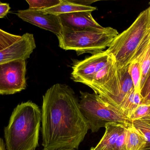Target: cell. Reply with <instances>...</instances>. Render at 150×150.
Here are the masks:
<instances>
[{
	"instance_id": "6da1fadb",
	"label": "cell",
	"mask_w": 150,
	"mask_h": 150,
	"mask_svg": "<svg viewBox=\"0 0 150 150\" xmlns=\"http://www.w3.org/2000/svg\"><path fill=\"white\" fill-rule=\"evenodd\" d=\"M41 123L43 150L78 149L90 129L74 92L61 84L43 96Z\"/></svg>"
},
{
	"instance_id": "7a4b0ae2",
	"label": "cell",
	"mask_w": 150,
	"mask_h": 150,
	"mask_svg": "<svg viewBox=\"0 0 150 150\" xmlns=\"http://www.w3.org/2000/svg\"><path fill=\"white\" fill-rule=\"evenodd\" d=\"M41 111L32 101L18 105L4 129L7 150H35L38 141Z\"/></svg>"
},
{
	"instance_id": "3957f363",
	"label": "cell",
	"mask_w": 150,
	"mask_h": 150,
	"mask_svg": "<svg viewBox=\"0 0 150 150\" xmlns=\"http://www.w3.org/2000/svg\"><path fill=\"white\" fill-rule=\"evenodd\" d=\"M150 45V6L142 11L127 30L119 33L107 50L117 68H126L141 59Z\"/></svg>"
},
{
	"instance_id": "277c9868",
	"label": "cell",
	"mask_w": 150,
	"mask_h": 150,
	"mask_svg": "<svg viewBox=\"0 0 150 150\" xmlns=\"http://www.w3.org/2000/svg\"><path fill=\"white\" fill-rule=\"evenodd\" d=\"M118 34V31L111 27L76 30L62 27L61 33L57 38L61 48L74 50L80 55L102 52L109 46Z\"/></svg>"
},
{
	"instance_id": "5b68a950",
	"label": "cell",
	"mask_w": 150,
	"mask_h": 150,
	"mask_svg": "<svg viewBox=\"0 0 150 150\" xmlns=\"http://www.w3.org/2000/svg\"><path fill=\"white\" fill-rule=\"evenodd\" d=\"M80 93L79 108L92 133L98 132L108 123L132 124V122L98 94L82 91Z\"/></svg>"
},
{
	"instance_id": "8992f818",
	"label": "cell",
	"mask_w": 150,
	"mask_h": 150,
	"mask_svg": "<svg viewBox=\"0 0 150 150\" xmlns=\"http://www.w3.org/2000/svg\"><path fill=\"white\" fill-rule=\"evenodd\" d=\"M25 60H17L0 64V94L11 95L26 88Z\"/></svg>"
},
{
	"instance_id": "52a82bcc",
	"label": "cell",
	"mask_w": 150,
	"mask_h": 150,
	"mask_svg": "<svg viewBox=\"0 0 150 150\" xmlns=\"http://www.w3.org/2000/svg\"><path fill=\"white\" fill-rule=\"evenodd\" d=\"M111 54L103 51L92 54L82 60L76 61L73 66L72 79L89 86L95 75L108 63Z\"/></svg>"
},
{
	"instance_id": "ba28073f",
	"label": "cell",
	"mask_w": 150,
	"mask_h": 150,
	"mask_svg": "<svg viewBox=\"0 0 150 150\" xmlns=\"http://www.w3.org/2000/svg\"><path fill=\"white\" fill-rule=\"evenodd\" d=\"M17 16L25 22L49 31L58 36L62 30V26L58 15L45 12L43 10H18Z\"/></svg>"
},
{
	"instance_id": "9c48e42d",
	"label": "cell",
	"mask_w": 150,
	"mask_h": 150,
	"mask_svg": "<svg viewBox=\"0 0 150 150\" xmlns=\"http://www.w3.org/2000/svg\"><path fill=\"white\" fill-rule=\"evenodd\" d=\"M36 48L33 34L26 33L14 44L0 51V64L17 60H26Z\"/></svg>"
},
{
	"instance_id": "30bf717a",
	"label": "cell",
	"mask_w": 150,
	"mask_h": 150,
	"mask_svg": "<svg viewBox=\"0 0 150 150\" xmlns=\"http://www.w3.org/2000/svg\"><path fill=\"white\" fill-rule=\"evenodd\" d=\"M92 11H82L59 15L62 27L71 30L103 28L92 16Z\"/></svg>"
},
{
	"instance_id": "8fae6325",
	"label": "cell",
	"mask_w": 150,
	"mask_h": 150,
	"mask_svg": "<svg viewBox=\"0 0 150 150\" xmlns=\"http://www.w3.org/2000/svg\"><path fill=\"white\" fill-rule=\"evenodd\" d=\"M91 1H71L60 0L59 4L50 9L43 10L45 12L59 15L82 11H93L97 7L91 6Z\"/></svg>"
},
{
	"instance_id": "7c38bea8",
	"label": "cell",
	"mask_w": 150,
	"mask_h": 150,
	"mask_svg": "<svg viewBox=\"0 0 150 150\" xmlns=\"http://www.w3.org/2000/svg\"><path fill=\"white\" fill-rule=\"evenodd\" d=\"M128 125L107 123L105 127V134L98 145L94 148V150H114L118 138Z\"/></svg>"
},
{
	"instance_id": "4fadbf2b",
	"label": "cell",
	"mask_w": 150,
	"mask_h": 150,
	"mask_svg": "<svg viewBox=\"0 0 150 150\" xmlns=\"http://www.w3.org/2000/svg\"><path fill=\"white\" fill-rule=\"evenodd\" d=\"M147 146V142L145 138L132 123L127 126L125 150H143Z\"/></svg>"
},
{
	"instance_id": "5bb4252c",
	"label": "cell",
	"mask_w": 150,
	"mask_h": 150,
	"mask_svg": "<svg viewBox=\"0 0 150 150\" xmlns=\"http://www.w3.org/2000/svg\"><path fill=\"white\" fill-rule=\"evenodd\" d=\"M144 98L142 94L134 90L127 96L120 107L119 111L129 120L132 114L140 105L143 104Z\"/></svg>"
},
{
	"instance_id": "9a60e30c",
	"label": "cell",
	"mask_w": 150,
	"mask_h": 150,
	"mask_svg": "<svg viewBox=\"0 0 150 150\" xmlns=\"http://www.w3.org/2000/svg\"><path fill=\"white\" fill-rule=\"evenodd\" d=\"M128 71L134 85L135 91L141 93L142 92V73L140 63L134 61L128 66Z\"/></svg>"
},
{
	"instance_id": "2e32d148",
	"label": "cell",
	"mask_w": 150,
	"mask_h": 150,
	"mask_svg": "<svg viewBox=\"0 0 150 150\" xmlns=\"http://www.w3.org/2000/svg\"><path fill=\"white\" fill-rule=\"evenodd\" d=\"M26 1L29 4V9L35 10L50 9L58 5L60 3V0H27Z\"/></svg>"
},
{
	"instance_id": "e0dca14e",
	"label": "cell",
	"mask_w": 150,
	"mask_h": 150,
	"mask_svg": "<svg viewBox=\"0 0 150 150\" xmlns=\"http://www.w3.org/2000/svg\"><path fill=\"white\" fill-rule=\"evenodd\" d=\"M138 61L140 63L141 66L142 89L150 70V45L148 50Z\"/></svg>"
},
{
	"instance_id": "ac0fdd59",
	"label": "cell",
	"mask_w": 150,
	"mask_h": 150,
	"mask_svg": "<svg viewBox=\"0 0 150 150\" xmlns=\"http://www.w3.org/2000/svg\"><path fill=\"white\" fill-rule=\"evenodd\" d=\"M21 38L20 35L11 34L0 29V51L8 47Z\"/></svg>"
},
{
	"instance_id": "d6986e66",
	"label": "cell",
	"mask_w": 150,
	"mask_h": 150,
	"mask_svg": "<svg viewBox=\"0 0 150 150\" xmlns=\"http://www.w3.org/2000/svg\"><path fill=\"white\" fill-rule=\"evenodd\" d=\"M132 125L143 136L147 142V146H150V125L143 120H135Z\"/></svg>"
},
{
	"instance_id": "ffe728a7",
	"label": "cell",
	"mask_w": 150,
	"mask_h": 150,
	"mask_svg": "<svg viewBox=\"0 0 150 150\" xmlns=\"http://www.w3.org/2000/svg\"><path fill=\"white\" fill-rule=\"evenodd\" d=\"M150 115V105L142 104L140 105L132 114L129 118L131 122L135 120L140 119Z\"/></svg>"
},
{
	"instance_id": "44dd1931",
	"label": "cell",
	"mask_w": 150,
	"mask_h": 150,
	"mask_svg": "<svg viewBox=\"0 0 150 150\" xmlns=\"http://www.w3.org/2000/svg\"><path fill=\"white\" fill-rule=\"evenodd\" d=\"M150 92V70L146 81L142 89L141 94L143 98H144Z\"/></svg>"
},
{
	"instance_id": "7402d4cb",
	"label": "cell",
	"mask_w": 150,
	"mask_h": 150,
	"mask_svg": "<svg viewBox=\"0 0 150 150\" xmlns=\"http://www.w3.org/2000/svg\"><path fill=\"white\" fill-rule=\"evenodd\" d=\"M10 9L9 4L0 1V18H3L7 16Z\"/></svg>"
},
{
	"instance_id": "603a6c76",
	"label": "cell",
	"mask_w": 150,
	"mask_h": 150,
	"mask_svg": "<svg viewBox=\"0 0 150 150\" xmlns=\"http://www.w3.org/2000/svg\"><path fill=\"white\" fill-rule=\"evenodd\" d=\"M143 104L150 105V92L148 95L144 98Z\"/></svg>"
},
{
	"instance_id": "cb8c5ba5",
	"label": "cell",
	"mask_w": 150,
	"mask_h": 150,
	"mask_svg": "<svg viewBox=\"0 0 150 150\" xmlns=\"http://www.w3.org/2000/svg\"><path fill=\"white\" fill-rule=\"evenodd\" d=\"M0 150H6L5 144L3 140L0 137Z\"/></svg>"
},
{
	"instance_id": "d4e9b609",
	"label": "cell",
	"mask_w": 150,
	"mask_h": 150,
	"mask_svg": "<svg viewBox=\"0 0 150 150\" xmlns=\"http://www.w3.org/2000/svg\"><path fill=\"white\" fill-rule=\"evenodd\" d=\"M141 119L144 121L146 123L150 125V115L143 118L142 119Z\"/></svg>"
},
{
	"instance_id": "484cf974",
	"label": "cell",
	"mask_w": 150,
	"mask_h": 150,
	"mask_svg": "<svg viewBox=\"0 0 150 150\" xmlns=\"http://www.w3.org/2000/svg\"><path fill=\"white\" fill-rule=\"evenodd\" d=\"M143 150H150V146H147Z\"/></svg>"
},
{
	"instance_id": "4316f807",
	"label": "cell",
	"mask_w": 150,
	"mask_h": 150,
	"mask_svg": "<svg viewBox=\"0 0 150 150\" xmlns=\"http://www.w3.org/2000/svg\"><path fill=\"white\" fill-rule=\"evenodd\" d=\"M75 150V149H61V150Z\"/></svg>"
},
{
	"instance_id": "83f0119b",
	"label": "cell",
	"mask_w": 150,
	"mask_h": 150,
	"mask_svg": "<svg viewBox=\"0 0 150 150\" xmlns=\"http://www.w3.org/2000/svg\"><path fill=\"white\" fill-rule=\"evenodd\" d=\"M90 150H94V148H93V147H92V148H91Z\"/></svg>"
}]
</instances>
